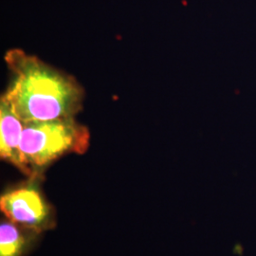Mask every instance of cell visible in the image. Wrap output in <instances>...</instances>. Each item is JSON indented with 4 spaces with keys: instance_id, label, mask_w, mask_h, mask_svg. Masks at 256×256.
Here are the masks:
<instances>
[{
    "instance_id": "5",
    "label": "cell",
    "mask_w": 256,
    "mask_h": 256,
    "mask_svg": "<svg viewBox=\"0 0 256 256\" xmlns=\"http://www.w3.org/2000/svg\"><path fill=\"white\" fill-rule=\"evenodd\" d=\"M26 239L14 223L4 222L0 225V256H20Z\"/></svg>"
},
{
    "instance_id": "4",
    "label": "cell",
    "mask_w": 256,
    "mask_h": 256,
    "mask_svg": "<svg viewBox=\"0 0 256 256\" xmlns=\"http://www.w3.org/2000/svg\"><path fill=\"white\" fill-rule=\"evenodd\" d=\"M24 122L12 111L5 100L0 101V156L23 172L20 142Z\"/></svg>"
},
{
    "instance_id": "3",
    "label": "cell",
    "mask_w": 256,
    "mask_h": 256,
    "mask_svg": "<svg viewBox=\"0 0 256 256\" xmlns=\"http://www.w3.org/2000/svg\"><path fill=\"white\" fill-rule=\"evenodd\" d=\"M0 209L12 223L40 232L50 225V209L34 186L10 190L0 198Z\"/></svg>"
},
{
    "instance_id": "2",
    "label": "cell",
    "mask_w": 256,
    "mask_h": 256,
    "mask_svg": "<svg viewBox=\"0 0 256 256\" xmlns=\"http://www.w3.org/2000/svg\"><path fill=\"white\" fill-rule=\"evenodd\" d=\"M90 133L74 118L24 124L20 142L23 173L30 176L68 153H84Z\"/></svg>"
},
{
    "instance_id": "1",
    "label": "cell",
    "mask_w": 256,
    "mask_h": 256,
    "mask_svg": "<svg viewBox=\"0 0 256 256\" xmlns=\"http://www.w3.org/2000/svg\"><path fill=\"white\" fill-rule=\"evenodd\" d=\"M5 61L12 81L1 99L24 124L74 118L81 108L84 92L74 77L21 50H9Z\"/></svg>"
}]
</instances>
